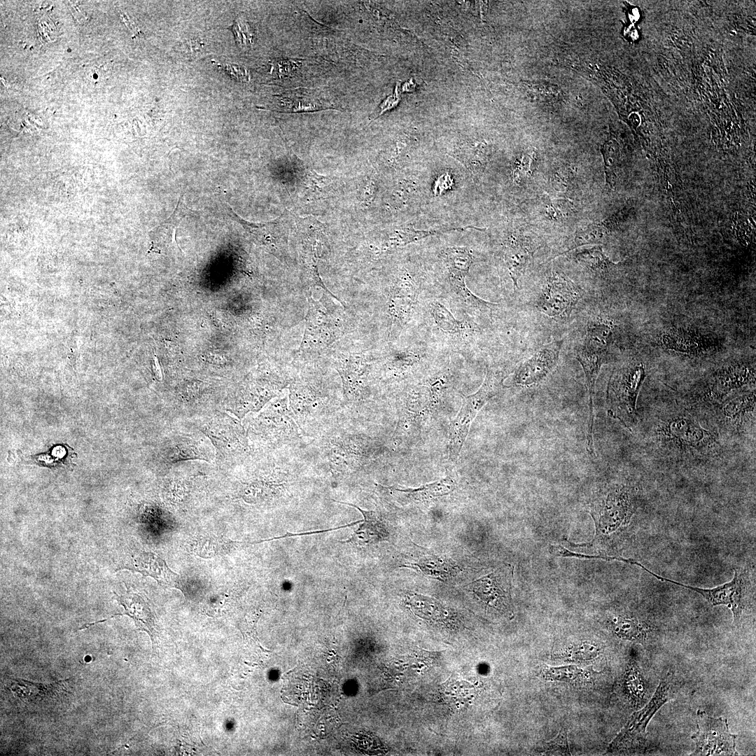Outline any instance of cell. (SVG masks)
<instances>
[{
    "label": "cell",
    "mask_w": 756,
    "mask_h": 756,
    "mask_svg": "<svg viewBox=\"0 0 756 756\" xmlns=\"http://www.w3.org/2000/svg\"><path fill=\"white\" fill-rule=\"evenodd\" d=\"M576 258L589 270L601 274L609 273L618 265L609 260L600 246L581 251Z\"/></svg>",
    "instance_id": "cell-32"
},
{
    "label": "cell",
    "mask_w": 756,
    "mask_h": 756,
    "mask_svg": "<svg viewBox=\"0 0 756 756\" xmlns=\"http://www.w3.org/2000/svg\"><path fill=\"white\" fill-rule=\"evenodd\" d=\"M581 672L580 668L575 666H569L559 668H549L545 671L547 678L552 680L574 679Z\"/></svg>",
    "instance_id": "cell-41"
},
{
    "label": "cell",
    "mask_w": 756,
    "mask_h": 756,
    "mask_svg": "<svg viewBox=\"0 0 756 756\" xmlns=\"http://www.w3.org/2000/svg\"><path fill=\"white\" fill-rule=\"evenodd\" d=\"M646 377L645 363L633 360L615 369L608 384V414L631 432L637 422V399Z\"/></svg>",
    "instance_id": "cell-6"
},
{
    "label": "cell",
    "mask_w": 756,
    "mask_h": 756,
    "mask_svg": "<svg viewBox=\"0 0 756 756\" xmlns=\"http://www.w3.org/2000/svg\"><path fill=\"white\" fill-rule=\"evenodd\" d=\"M581 296L578 287L569 278L554 273L545 285L537 307L550 317L568 316Z\"/></svg>",
    "instance_id": "cell-15"
},
{
    "label": "cell",
    "mask_w": 756,
    "mask_h": 756,
    "mask_svg": "<svg viewBox=\"0 0 756 756\" xmlns=\"http://www.w3.org/2000/svg\"><path fill=\"white\" fill-rule=\"evenodd\" d=\"M601 151L604 160L606 181L611 189H614L617 181L616 169L620 155L619 144L615 139L610 138L601 146Z\"/></svg>",
    "instance_id": "cell-33"
},
{
    "label": "cell",
    "mask_w": 756,
    "mask_h": 756,
    "mask_svg": "<svg viewBox=\"0 0 756 756\" xmlns=\"http://www.w3.org/2000/svg\"><path fill=\"white\" fill-rule=\"evenodd\" d=\"M634 512L633 489L625 484L608 488L592 514L596 522V536H608L624 526Z\"/></svg>",
    "instance_id": "cell-10"
},
{
    "label": "cell",
    "mask_w": 756,
    "mask_h": 756,
    "mask_svg": "<svg viewBox=\"0 0 756 756\" xmlns=\"http://www.w3.org/2000/svg\"><path fill=\"white\" fill-rule=\"evenodd\" d=\"M343 321L335 307H327L324 301L311 300L305 317V329L301 347L320 351L341 335Z\"/></svg>",
    "instance_id": "cell-11"
},
{
    "label": "cell",
    "mask_w": 756,
    "mask_h": 756,
    "mask_svg": "<svg viewBox=\"0 0 756 756\" xmlns=\"http://www.w3.org/2000/svg\"><path fill=\"white\" fill-rule=\"evenodd\" d=\"M249 441L269 450L304 448V436L290 410L288 396L269 402L257 412L250 413L245 422Z\"/></svg>",
    "instance_id": "cell-3"
},
{
    "label": "cell",
    "mask_w": 756,
    "mask_h": 756,
    "mask_svg": "<svg viewBox=\"0 0 756 756\" xmlns=\"http://www.w3.org/2000/svg\"><path fill=\"white\" fill-rule=\"evenodd\" d=\"M661 342L667 350L689 356H701L715 345L713 337L695 330L681 328H674L664 332Z\"/></svg>",
    "instance_id": "cell-19"
},
{
    "label": "cell",
    "mask_w": 756,
    "mask_h": 756,
    "mask_svg": "<svg viewBox=\"0 0 756 756\" xmlns=\"http://www.w3.org/2000/svg\"><path fill=\"white\" fill-rule=\"evenodd\" d=\"M512 573V566L504 565L473 581L470 584L472 591L486 606L511 616L513 613L510 593Z\"/></svg>",
    "instance_id": "cell-14"
},
{
    "label": "cell",
    "mask_w": 756,
    "mask_h": 756,
    "mask_svg": "<svg viewBox=\"0 0 756 756\" xmlns=\"http://www.w3.org/2000/svg\"><path fill=\"white\" fill-rule=\"evenodd\" d=\"M616 219L617 217L614 216L603 221L592 223L586 229L577 232L573 243L564 253L580 246L601 243L608 235L610 227Z\"/></svg>",
    "instance_id": "cell-30"
},
{
    "label": "cell",
    "mask_w": 756,
    "mask_h": 756,
    "mask_svg": "<svg viewBox=\"0 0 756 756\" xmlns=\"http://www.w3.org/2000/svg\"><path fill=\"white\" fill-rule=\"evenodd\" d=\"M201 429L222 459L241 462L250 456L251 446L245 427L235 417L218 412L208 418Z\"/></svg>",
    "instance_id": "cell-7"
},
{
    "label": "cell",
    "mask_w": 756,
    "mask_h": 756,
    "mask_svg": "<svg viewBox=\"0 0 756 756\" xmlns=\"http://www.w3.org/2000/svg\"><path fill=\"white\" fill-rule=\"evenodd\" d=\"M696 713L697 731L692 736L696 748L691 755H738L737 735L729 732L727 720L710 717L701 710Z\"/></svg>",
    "instance_id": "cell-12"
},
{
    "label": "cell",
    "mask_w": 756,
    "mask_h": 756,
    "mask_svg": "<svg viewBox=\"0 0 756 756\" xmlns=\"http://www.w3.org/2000/svg\"><path fill=\"white\" fill-rule=\"evenodd\" d=\"M451 185V179L449 175L444 174L440 176L438 182L435 186V189L439 190L440 193L442 191L447 190Z\"/></svg>",
    "instance_id": "cell-43"
},
{
    "label": "cell",
    "mask_w": 756,
    "mask_h": 756,
    "mask_svg": "<svg viewBox=\"0 0 756 756\" xmlns=\"http://www.w3.org/2000/svg\"><path fill=\"white\" fill-rule=\"evenodd\" d=\"M755 385V362L733 360L707 372L678 398L698 412L704 413L730 394Z\"/></svg>",
    "instance_id": "cell-4"
},
{
    "label": "cell",
    "mask_w": 756,
    "mask_h": 756,
    "mask_svg": "<svg viewBox=\"0 0 756 756\" xmlns=\"http://www.w3.org/2000/svg\"><path fill=\"white\" fill-rule=\"evenodd\" d=\"M232 30L237 43L240 47H249L252 43L253 35L248 24L241 18H238L232 26Z\"/></svg>",
    "instance_id": "cell-40"
},
{
    "label": "cell",
    "mask_w": 756,
    "mask_h": 756,
    "mask_svg": "<svg viewBox=\"0 0 756 756\" xmlns=\"http://www.w3.org/2000/svg\"><path fill=\"white\" fill-rule=\"evenodd\" d=\"M611 627L619 638L639 643L645 642L649 632V627L645 623L636 618L622 616L612 620Z\"/></svg>",
    "instance_id": "cell-27"
},
{
    "label": "cell",
    "mask_w": 756,
    "mask_h": 756,
    "mask_svg": "<svg viewBox=\"0 0 756 756\" xmlns=\"http://www.w3.org/2000/svg\"><path fill=\"white\" fill-rule=\"evenodd\" d=\"M204 384L201 382H190L182 387L181 396L187 400H192L195 396H200V392L203 390Z\"/></svg>",
    "instance_id": "cell-42"
},
{
    "label": "cell",
    "mask_w": 756,
    "mask_h": 756,
    "mask_svg": "<svg viewBox=\"0 0 756 756\" xmlns=\"http://www.w3.org/2000/svg\"><path fill=\"white\" fill-rule=\"evenodd\" d=\"M454 486L453 479L447 477L435 482L414 489L398 488V486L388 488L402 494L405 500H407L409 503H421L447 495L454 490Z\"/></svg>",
    "instance_id": "cell-23"
},
{
    "label": "cell",
    "mask_w": 756,
    "mask_h": 756,
    "mask_svg": "<svg viewBox=\"0 0 756 756\" xmlns=\"http://www.w3.org/2000/svg\"><path fill=\"white\" fill-rule=\"evenodd\" d=\"M607 349L584 341L576 352L578 360L585 374L589 394V419L587 434V449L590 455H594L593 443L594 405L595 384L602 365L606 360Z\"/></svg>",
    "instance_id": "cell-16"
},
{
    "label": "cell",
    "mask_w": 756,
    "mask_h": 756,
    "mask_svg": "<svg viewBox=\"0 0 756 756\" xmlns=\"http://www.w3.org/2000/svg\"><path fill=\"white\" fill-rule=\"evenodd\" d=\"M128 569L150 576L160 585L182 589V583L178 574L173 572L166 562L153 552H141L130 557L118 569Z\"/></svg>",
    "instance_id": "cell-20"
},
{
    "label": "cell",
    "mask_w": 756,
    "mask_h": 756,
    "mask_svg": "<svg viewBox=\"0 0 756 756\" xmlns=\"http://www.w3.org/2000/svg\"><path fill=\"white\" fill-rule=\"evenodd\" d=\"M214 457L212 449L204 442L183 435L171 437L163 451L164 463L171 466L188 460L198 459L210 462Z\"/></svg>",
    "instance_id": "cell-21"
},
{
    "label": "cell",
    "mask_w": 756,
    "mask_h": 756,
    "mask_svg": "<svg viewBox=\"0 0 756 756\" xmlns=\"http://www.w3.org/2000/svg\"><path fill=\"white\" fill-rule=\"evenodd\" d=\"M612 334V328L606 321H597L588 327L584 341L599 346L608 348V340Z\"/></svg>",
    "instance_id": "cell-37"
},
{
    "label": "cell",
    "mask_w": 756,
    "mask_h": 756,
    "mask_svg": "<svg viewBox=\"0 0 756 756\" xmlns=\"http://www.w3.org/2000/svg\"><path fill=\"white\" fill-rule=\"evenodd\" d=\"M454 156L470 172L473 178H479L484 171L487 164L489 150L484 143L465 142L454 153Z\"/></svg>",
    "instance_id": "cell-24"
},
{
    "label": "cell",
    "mask_w": 756,
    "mask_h": 756,
    "mask_svg": "<svg viewBox=\"0 0 756 756\" xmlns=\"http://www.w3.org/2000/svg\"><path fill=\"white\" fill-rule=\"evenodd\" d=\"M114 598L121 605L125 611L122 613H115L113 615L94 622L88 623L83 625L79 630L87 629L90 626L102 623L117 615H127L132 618L138 630L147 632L150 636L153 646L158 634L155 618L152 612L149 605L139 594L132 592L130 589L123 595H118L115 592Z\"/></svg>",
    "instance_id": "cell-18"
},
{
    "label": "cell",
    "mask_w": 756,
    "mask_h": 756,
    "mask_svg": "<svg viewBox=\"0 0 756 756\" xmlns=\"http://www.w3.org/2000/svg\"><path fill=\"white\" fill-rule=\"evenodd\" d=\"M637 414L634 429L639 431L645 456L657 466L706 468L732 458L734 448L678 397L648 403Z\"/></svg>",
    "instance_id": "cell-1"
},
{
    "label": "cell",
    "mask_w": 756,
    "mask_h": 756,
    "mask_svg": "<svg viewBox=\"0 0 756 756\" xmlns=\"http://www.w3.org/2000/svg\"><path fill=\"white\" fill-rule=\"evenodd\" d=\"M567 735L566 730L561 729L556 736L545 743L544 752L549 755H570Z\"/></svg>",
    "instance_id": "cell-38"
},
{
    "label": "cell",
    "mask_w": 756,
    "mask_h": 756,
    "mask_svg": "<svg viewBox=\"0 0 756 756\" xmlns=\"http://www.w3.org/2000/svg\"><path fill=\"white\" fill-rule=\"evenodd\" d=\"M432 315L437 325L450 333L461 332L465 328V323L457 321L451 313L441 303L435 302L431 305Z\"/></svg>",
    "instance_id": "cell-36"
},
{
    "label": "cell",
    "mask_w": 756,
    "mask_h": 756,
    "mask_svg": "<svg viewBox=\"0 0 756 756\" xmlns=\"http://www.w3.org/2000/svg\"><path fill=\"white\" fill-rule=\"evenodd\" d=\"M227 69L230 71L231 74L239 80H246L248 77L246 70L239 66L229 65L227 66Z\"/></svg>",
    "instance_id": "cell-44"
},
{
    "label": "cell",
    "mask_w": 756,
    "mask_h": 756,
    "mask_svg": "<svg viewBox=\"0 0 756 756\" xmlns=\"http://www.w3.org/2000/svg\"><path fill=\"white\" fill-rule=\"evenodd\" d=\"M450 282L465 281L473 261L472 254L465 247H449L444 251Z\"/></svg>",
    "instance_id": "cell-26"
},
{
    "label": "cell",
    "mask_w": 756,
    "mask_h": 756,
    "mask_svg": "<svg viewBox=\"0 0 756 756\" xmlns=\"http://www.w3.org/2000/svg\"><path fill=\"white\" fill-rule=\"evenodd\" d=\"M755 387L730 394L718 405L699 413L718 430L722 438L734 448L755 442Z\"/></svg>",
    "instance_id": "cell-5"
},
{
    "label": "cell",
    "mask_w": 756,
    "mask_h": 756,
    "mask_svg": "<svg viewBox=\"0 0 756 756\" xmlns=\"http://www.w3.org/2000/svg\"><path fill=\"white\" fill-rule=\"evenodd\" d=\"M410 567L419 568L426 575L442 580L456 575L459 570L458 566L452 561L435 556H426L419 562L411 564Z\"/></svg>",
    "instance_id": "cell-29"
},
{
    "label": "cell",
    "mask_w": 756,
    "mask_h": 756,
    "mask_svg": "<svg viewBox=\"0 0 756 756\" xmlns=\"http://www.w3.org/2000/svg\"><path fill=\"white\" fill-rule=\"evenodd\" d=\"M500 375L487 369L486 377L477 392L463 398L462 405L450 426V457L457 460L466 440L472 422L477 413L502 388Z\"/></svg>",
    "instance_id": "cell-8"
},
{
    "label": "cell",
    "mask_w": 756,
    "mask_h": 756,
    "mask_svg": "<svg viewBox=\"0 0 756 756\" xmlns=\"http://www.w3.org/2000/svg\"><path fill=\"white\" fill-rule=\"evenodd\" d=\"M318 464L335 478H344L374 461L382 452L371 438L347 428V416L313 440Z\"/></svg>",
    "instance_id": "cell-2"
},
{
    "label": "cell",
    "mask_w": 756,
    "mask_h": 756,
    "mask_svg": "<svg viewBox=\"0 0 756 756\" xmlns=\"http://www.w3.org/2000/svg\"><path fill=\"white\" fill-rule=\"evenodd\" d=\"M640 567L657 580L665 581L681 587L694 591L701 595L713 606L724 605L732 612L734 623L738 622L745 607V596L748 584V578L746 572L742 570H734V575L731 581L722 585L704 589L684 584L673 581L666 578L662 577L650 571L643 564L638 563Z\"/></svg>",
    "instance_id": "cell-13"
},
{
    "label": "cell",
    "mask_w": 756,
    "mask_h": 756,
    "mask_svg": "<svg viewBox=\"0 0 756 756\" xmlns=\"http://www.w3.org/2000/svg\"><path fill=\"white\" fill-rule=\"evenodd\" d=\"M625 688L634 704H640L645 700L646 688L642 674L636 665L628 668L624 677Z\"/></svg>",
    "instance_id": "cell-35"
},
{
    "label": "cell",
    "mask_w": 756,
    "mask_h": 756,
    "mask_svg": "<svg viewBox=\"0 0 756 756\" xmlns=\"http://www.w3.org/2000/svg\"><path fill=\"white\" fill-rule=\"evenodd\" d=\"M599 649L594 645L584 643L568 650L564 657L571 660H589L598 654Z\"/></svg>",
    "instance_id": "cell-39"
},
{
    "label": "cell",
    "mask_w": 756,
    "mask_h": 756,
    "mask_svg": "<svg viewBox=\"0 0 756 756\" xmlns=\"http://www.w3.org/2000/svg\"><path fill=\"white\" fill-rule=\"evenodd\" d=\"M239 544L241 543L219 538L199 537L192 541L191 547L193 552L200 556L211 558L217 554L227 553Z\"/></svg>",
    "instance_id": "cell-31"
},
{
    "label": "cell",
    "mask_w": 756,
    "mask_h": 756,
    "mask_svg": "<svg viewBox=\"0 0 756 756\" xmlns=\"http://www.w3.org/2000/svg\"><path fill=\"white\" fill-rule=\"evenodd\" d=\"M332 500L354 507L358 510L363 514V519L361 520L362 523L354 533V536L359 538L358 540L363 543L371 544L388 540L389 532L385 522L379 513L374 511L362 510L360 507L352 503L337 501L335 500Z\"/></svg>",
    "instance_id": "cell-22"
},
{
    "label": "cell",
    "mask_w": 756,
    "mask_h": 756,
    "mask_svg": "<svg viewBox=\"0 0 756 756\" xmlns=\"http://www.w3.org/2000/svg\"><path fill=\"white\" fill-rule=\"evenodd\" d=\"M671 676L664 677L652 699L640 710L636 711L608 746L609 752L635 751L645 746L646 727L656 712L668 700L671 688Z\"/></svg>",
    "instance_id": "cell-9"
},
{
    "label": "cell",
    "mask_w": 756,
    "mask_h": 756,
    "mask_svg": "<svg viewBox=\"0 0 756 756\" xmlns=\"http://www.w3.org/2000/svg\"><path fill=\"white\" fill-rule=\"evenodd\" d=\"M532 253L517 240H510L504 248V261L514 286L518 288V280L524 274Z\"/></svg>",
    "instance_id": "cell-25"
},
{
    "label": "cell",
    "mask_w": 756,
    "mask_h": 756,
    "mask_svg": "<svg viewBox=\"0 0 756 756\" xmlns=\"http://www.w3.org/2000/svg\"><path fill=\"white\" fill-rule=\"evenodd\" d=\"M563 340L551 342L522 363L514 373L517 384L530 386L543 380L556 367Z\"/></svg>",
    "instance_id": "cell-17"
},
{
    "label": "cell",
    "mask_w": 756,
    "mask_h": 756,
    "mask_svg": "<svg viewBox=\"0 0 756 756\" xmlns=\"http://www.w3.org/2000/svg\"><path fill=\"white\" fill-rule=\"evenodd\" d=\"M467 228H475L479 230H483L482 228L472 226H467L465 227H451L440 230H416L410 227L403 228L395 232L396 235L393 238H391V245L404 246L429 236L442 234L444 232H449L451 230H465Z\"/></svg>",
    "instance_id": "cell-34"
},
{
    "label": "cell",
    "mask_w": 756,
    "mask_h": 756,
    "mask_svg": "<svg viewBox=\"0 0 756 756\" xmlns=\"http://www.w3.org/2000/svg\"><path fill=\"white\" fill-rule=\"evenodd\" d=\"M230 211L234 218L238 221L244 229L260 240L275 241L281 237V233H286L285 229H286V225L285 217H284L283 219L282 217H281L280 218H279L276 220L270 222L256 223L244 220L232 209Z\"/></svg>",
    "instance_id": "cell-28"
}]
</instances>
